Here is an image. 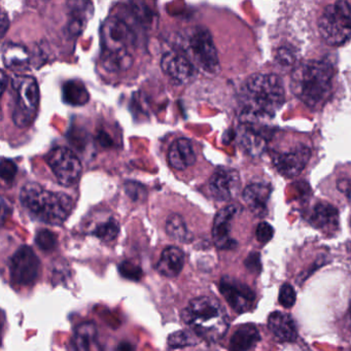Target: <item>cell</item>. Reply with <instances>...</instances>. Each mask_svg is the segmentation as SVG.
<instances>
[{"instance_id": "obj_1", "label": "cell", "mask_w": 351, "mask_h": 351, "mask_svg": "<svg viewBox=\"0 0 351 351\" xmlns=\"http://www.w3.org/2000/svg\"><path fill=\"white\" fill-rule=\"evenodd\" d=\"M241 123L260 124L273 118L285 104V88L275 75H252L241 90Z\"/></svg>"}, {"instance_id": "obj_2", "label": "cell", "mask_w": 351, "mask_h": 351, "mask_svg": "<svg viewBox=\"0 0 351 351\" xmlns=\"http://www.w3.org/2000/svg\"><path fill=\"white\" fill-rule=\"evenodd\" d=\"M332 69L322 61H309L293 71L291 88L293 93L310 108H322L332 92Z\"/></svg>"}, {"instance_id": "obj_3", "label": "cell", "mask_w": 351, "mask_h": 351, "mask_svg": "<svg viewBox=\"0 0 351 351\" xmlns=\"http://www.w3.org/2000/svg\"><path fill=\"white\" fill-rule=\"evenodd\" d=\"M182 320L191 330L208 343L221 340L229 328V318L225 308L213 297L196 298L182 311Z\"/></svg>"}, {"instance_id": "obj_4", "label": "cell", "mask_w": 351, "mask_h": 351, "mask_svg": "<svg viewBox=\"0 0 351 351\" xmlns=\"http://www.w3.org/2000/svg\"><path fill=\"white\" fill-rule=\"evenodd\" d=\"M20 200L34 219L48 225L64 223L75 206L69 195L45 190L36 182H28L22 188Z\"/></svg>"}, {"instance_id": "obj_5", "label": "cell", "mask_w": 351, "mask_h": 351, "mask_svg": "<svg viewBox=\"0 0 351 351\" xmlns=\"http://www.w3.org/2000/svg\"><path fill=\"white\" fill-rule=\"evenodd\" d=\"M318 30L326 44L341 47L351 38V9L339 0L324 9L318 20Z\"/></svg>"}, {"instance_id": "obj_6", "label": "cell", "mask_w": 351, "mask_h": 351, "mask_svg": "<svg viewBox=\"0 0 351 351\" xmlns=\"http://www.w3.org/2000/svg\"><path fill=\"white\" fill-rule=\"evenodd\" d=\"M12 86L16 94L14 123L20 128H25L36 119L40 106V88L34 77L22 75L14 77Z\"/></svg>"}, {"instance_id": "obj_7", "label": "cell", "mask_w": 351, "mask_h": 351, "mask_svg": "<svg viewBox=\"0 0 351 351\" xmlns=\"http://www.w3.org/2000/svg\"><path fill=\"white\" fill-rule=\"evenodd\" d=\"M191 55L205 73L215 75L219 71L217 48L210 32L204 27H197L189 38Z\"/></svg>"}, {"instance_id": "obj_8", "label": "cell", "mask_w": 351, "mask_h": 351, "mask_svg": "<svg viewBox=\"0 0 351 351\" xmlns=\"http://www.w3.org/2000/svg\"><path fill=\"white\" fill-rule=\"evenodd\" d=\"M47 163L54 172L59 184L71 186L81 178L82 167L79 158L67 147H56L47 156Z\"/></svg>"}, {"instance_id": "obj_9", "label": "cell", "mask_w": 351, "mask_h": 351, "mask_svg": "<svg viewBox=\"0 0 351 351\" xmlns=\"http://www.w3.org/2000/svg\"><path fill=\"white\" fill-rule=\"evenodd\" d=\"M40 271V260L30 246H21L10 261V274L13 285L19 287L34 285Z\"/></svg>"}, {"instance_id": "obj_10", "label": "cell", "mask_w": 351, "mask_h": 351, "mask_svg": "<svg viewBox=\"0 0 351 351\" xmlns=\"http://www.w3.org/2000/svg\"><path fill=\"white\" fill-rule=\"evenodd\" d=\"M134 32L120 18H108L101 27V43L104 51L128 50L135 44Z\"/></svg>"}, {"instance_id": "obj_11", "label": "cell", "mask_w": 351, "mask_h": 351, "mask_svg": "<svg viewBox=\"0 0 351 351\" xmlns=\"http://www.w3.org/2000/svg\"><path fill=\"white\" fill-rule=\"evenodd\" d=\"M219 291L232 309L237 313L250 311L256 302L254 291L231 277L225 276L221 279Z\"/></svg>"}, {"instance_id": "obj_12", "label": "cell", "mask_w": 351, "mask_h": 351, "mask_svg": "<svg viewBox=\"0 0 351 351\" xmlns=\"http://www.w3.org/2000/svg\"><path fill=\"white\" fill-rule=\"evenodd\" d=\"M311 158V149L306 145H298L291 151L274 153L272 161L277 172L287 178H295L302 173Z\"/></svg>"}, {"instance_id": "obj_13", "label": "cell", "mask_w": 351, "mask_h": 351, "mask_svg": "<svg viewBox=\"0 0 351 351\" xmlns=\"http://www.w3.org/2000/svg\"><path fill=\"white\" fill-rule=\"evenodd\" d=\"M209 190L217 201H229L240 190V176L232 168H219L209 180Z\"/></svg>"}, {"instance_id": "obj_14", "label": "cell", "mask_w": 351, "mask_h": 351, "mask_svg": "<svg viewBox=\"0 0 351 351\" xmlns=\"http://www.w3.org/2000/svg\"><path fill=\"white\" fill-rule=\"evenodd\" d=\"M239 211L237 205H228L219 211L213 221V238L215 246L219 250H232L235 247L236 241L230 236L231 223Z\"/></svg>"}, {"instance_id": "obj_15", "label": "cell", "mask_w": 351, "mask_h": 351, "mask_svg": "<svg viewBox=\"0 0 351 351\" xmlns=\"http://www.w3.org/2000/svg\"><path fill=\"white\" fill-rule=\"evenodd\" d=\"M161 67L166 75L178 84L186 83L194 75V66L188 57L178 51L166 53L162 57Z\"/></svg>"}, {"instance_id": "obj_16", "label": "cell", "mask_w": 351, "mask_h": 351, "mask_svg": "<svg viewBox=\"0 0 351 351\" xmlns=\"http://www.w3.org/2000/svg\"><path fill=\"white\" fill-rule=\"evenodd\" d=\"M69 13V32L73 36H80L94 16L92 0H66Z\"/></svg>"}, {"instance_id": "obj_17", "label": "cell", "mask_w": 351, "mask_h": 351, "mask_svg": "<svg viewBox=\"0 0 351 351\" xmlns=\"http://www.w3.org/2000/svg\"><path fill=\"white\" fill-rule=\"evenodd\" d=\"M239 141L244 151L252 157H260L267 147V135L261 130L258 124L241 123L239 129Z\"/></svg>"}, {"instance_id": "obj_18", "label": "cell", "mask_w": 351, "mask_h": 351, "mask_svg": "<svg viewBox=\"0 0 351 351\" xmlns=\"http://www.w3.org/2000/svg\"><path fill=\"white\" fill-rule=\"evenodd\" d=\"M268 328L277 342L291 343L297 339L295 322L289 314L285 312H272L268 317Z\"/></svg>"}, {"instance_id": "obj_19", "label": "cell", "mask_w": 351, "mask_h": 351, "mask_svg": "<svg viewBox=\"0 0 351 351\" xmlns=\"http://www.w3.org/2000/svg\"><path fill=\"white\" fill-rule=\"evenodd\" d=\"M271 192L272 189L269 184L256 182V184H248L244 189L242 197L248 208L254 215L258 217H264L267 213V205L270 199Z\"/></svg>"}, {"instance_id": "obj_20", "label": "cell", "mask_w": 351, "mask_h": 351, "mask_svg": "<svg viewBox=\"0 0 351 351\" xmlns=\"http://www.w3.org/2000/svg\"><path fill=\"white\" fill-rule=\"evenodd\" d=\"M168 161L176 170H184L194 165L196 155L191 141L186 138L176 139L168 152Z\"/></svg>"}, {"instance_id": "obj_21", "label": "cell", "mask_w": 351, "mask_h": 351, "mask_svg": "<svg viewBox=\"0 0 351 351\" xmlns=\"http://www.w3.org/2000/svg\"><path fill=\"white\" fill-rule=\"evenodd\" d=\"M184 264V252L176 246H168L162 252L156 269L162 276L173 278L182 272Z\"/></svg>"}, {"instance_id": "obj_22", "label": "cell", "mask_w": 351, "mask_h": 351, "mask_svg": "<svg viewBox=\"0 0 351 351\" xmlns=\"http://www.w3.org/2000/svg\"><path fill=\"white\" fill-rule=\"evenodd\" d=\"M312 226L324 232H332L339 227V213L330 203H317L309 219Z\"/></svg>"}, {"instance_id": "obj_23", "label": "cell", "mask_w": 351, "mask_h": 351, "mask_svg": "<svg viewBox=\"0 0 351 351\" xmlns=\"http://www.w3.org/2000/svg\"><path fill=\"white\" fill-rule=\"evenodd\" d=\"M261 340L260 332L254 324H243L237 328L230 340V349L236 351L250 350Z\"/></svg>"}, {"instance_id": "obj_24", "label": "cell", "mask_w": 351, "mask_h": 351, "mask_svg": "<svg viewBox=\"0 0 351 351\" xmlns=\"http://www.w3.org/2000/svg\"><path fill=\"white\" fill-rule=\"evenodd\" d=\"M133 58L128 50L104 51L101 65L108 73H120L128 71L132 66Z\"/></svg>"}, {"instance_id": "obj_25", "label": "cell", "mask_w": 351, "mask_h": 351, "mask_svg": "<svg viewBox=\"0 0 351 351\" xmlns=\"http://www.w3.org/2000/svg\"><path fill=\"white\" fill-rule=\"evenodd\" d=\"M3 61L8 69H23L29 63V54L21 45L8 43L3 48Z\"/></svg>"}, {"instance_id": "obj_26", "label": "cell", "mask_w": 351, "mask_h": 351, "mask_svg": "<svg viewBox=\"0 0 351 351\" xmlns=\"http://www.w3.org/2000/svg\"><path fill=\"white\" fill-rule=\"evenodd\" d=\"M97 328L93 322H84L75 330L73 344L77 350L86 351L93 348L97 344Z\"/></svg>"}, {"instance_id": "obj_27", "label": "cell", "mask_w": 351, "mask_h": 351, "mask_svg": "<svg viewBox=\"0 0 351 351\" xmlns=\"http://www.w3.org/2000/svg\"><path fill=\"white\" fill-rule=\"evenodd\" d=\"M63 96L67 104L71 106H84L89 101V93L81 82L71 81L63 87Z\"/></svg>"}, {"instance_id": "obj_28", "label": "cell", "mask_w": 351, "mask_h": 351, "mask_svg": "<svg viewBox=\"0 0 351 351\" xmlns=\"http://www.w3.org/2000/svg\"><path fill=\"white\" fill-rule=\"evenodd\" d=\"M166 232L176 241L184 242L188 238L189 232L184 219L178 213H172L168 217L165 225Z\"/></svg>"}, {"instance_id": "obj_29", "label": "cell", "mask_w": 351, "mask_h": 351, "mask_svg": "<svg viewBox=\"0 0 351 351\" xmlns=\"http://www.w3.org/2000/svg\"><path fill=\"white\" fill-rule=\"evenodd\" d=\"M119 232H120L119 221L114 217H110L98 223L91 233L104 241H112L118 236Z\"/></svg>"}, {"instance_id": "obj_30", "label": "cell", "mask_w": 351, "mask_h": 351, "mask_svg": "<svg viewBox=\"0 0 351 351\" xmlns=\"http://www.w3.org/2000/svg\"><path fill=\"white\" fill-rule=\"evenodd\" d=\"M198 339L200 338L192 330H191V332H189V330H178V332H173L168 337V345L174 349L182 348V347L197 344Z\"/></svg>"}, {"instance_id": "obj_31", "label": "cell", "mask_w": 351, "mask_h": 351, "mask_svg": "<svg viewBox=\"0 0 351 351\" xmlns=\"http://www.w3.org/2000/svg\"><path fill=\"white\" fill-rule=\"evenodd\" d=\"M132 13L143 25L149 26L156 20V14L145 0H134L132 3Z\"/></svg>"}, {"instance_id": "obj_32", "label": "cell", "mask_w": 351, "mask_h": 351, "mask_svg": "<svg viewBox=\"0 0 351 351\" xmlns=\"http://www.w3.org/2000/svg\"><path fill=\"white\" fill-rule=\"evenodd\" d=\"M36 243L44 252H50L56 247V235L49 230H42L36 234Z\"/></svg>"}, {"instance_id": "obj_33", "label": "cell", "mask_w": 351, "mask_h": 351, "mask_svg": "<svg viewBox=\"0 0 351 351\" xmlns=\"http://www.w3.org/2000/svg\"><path fill=\"white\" fill-rule=\"evenodd\" d=\"M295 299H297V295H295V291L293 285H289V283H285V285H281L278 301L282 307L287 308V309L293 307L295 305Z\"/></svg>"}, {"instance_id": "obj_34", "label": "cell", "mask_w": 351, "mask_h": 351, "mask_svg": "<svg viewBox=\"0 0 351 351\" xmlns=\"http://www.w3.org/2000/svg\"><path fill=\"white\" fill-rule=\"evenodd\" d=\"M125 192L133 201H143L147 198V190L143 184L135 182H125Z\"/></svg>"}, {"instance_id": "obj_35", "label": "cell", "mask_w": 351, "mask_h": 351, "mask_svg": "<svg viewBox=\"0 0 351 351\" xmlns=\"http://www.w3.org/2000/svg\"><path fill=\"white\" fill-rule=\"evenodd\" d=\"M274 235V229L270 223L263 221L258 223L256 230V237L258 242L262 244L268 243Z\"/></svg>"}, {"instance_id": "obj_36", "label": "cell", "mask_w": 351, "mask_h": 351, "mask_svg": "<svg viewBox=\"0 0 351 351\" xmlns=\"http://www.w3.org/2000/svg\"><path fill=\"white\" fill-rule=\"evenodd\" d=\"M17 173V166L11 160L3 159L1 162V178L5 182H11Z\"/></svg>"}, {"instance_id": "obj_37", "label": "cell", "mask_w": 351, "mask_h": 351, "mask_svg": "<svg viewBox=\"0 0 351 351\" xmlns=\"http://www.w3.org/2000/svg\"><path fill=\"white\" fill-rule=\"evenodd\" d=\"M120 272L123 276L133 279V280H137L141 275V269L138 267H135L134 265L129 264V263H123L122 266L120 267Z\"/></svg>"}, {"instance_id": "obj_38", "label": "cell", "mask_w": 351, "mask_h": 351, "mask_svg": "<svg viewBox=\"0 0 351 351\" xmlns=\"http://www.w3.org/2000/svg\"><path fill=\"white\" fill-rule=\"evenodd\" d=\"M245 267L252 272H261L262 264H261V256L258 252H252L250 256L246 258Z\"/></svg>"}, {"instance_id": "obj_39", "label": "cell", "mask_w": 351, "mask_h": 351, "mask_svg": "<svg viewBox=\"0 0 351 351\" xmlns=\"http://www.w3.org/2000/svg\"><path fill=\"white\" fill-rule=\"evenodd\" d=\"M339 191L347 197L351 202V178H341L337 182Z\"/></svg>"}, {"instance_id": "obj_40", "label": "cell", "mask_w": 351, "mask_h": 351, "mask_svg": "<svg viewBox=\"0 0 351 351\" xmlns=\"http://www.w3.org/2000/svg\"><path fill=\"white\" fill-rule=\"evenodd\" d=\"M9 20H8L7 16L5 14H3V18H1V30H0V34H1V36H5V32L9 29Z\"/></svg>"}, {"instance_id": "obj_41", "label": "cell", "mask_w": 351, "mask_h": 351, "mask_svg": "<svg viewBox=\"0 0 351 351\" xmlns=\"http://www.w3.org/2000/svg\"><path fill=\"white\" fill-rule=\"evenodd\" d=\"M5 81H7V77H5V71H3V73H1V84H3V87H1V93L3 94L5 93V86H7Z\"/></svg>"}, {"instance_id": "obj_42", "label": "cell", "mask_w": 351, "mask_h": 351, "mask_svg": "<svg viewBox=\"0 0 351 351\" xmlns=\"http://www.w3.org/2000/svg\"><path fill=\"white\" fill-rule=\"evenodd\" d=\"M119 349H124V350H126V349H129V350H131V349H133V347L131 346V345H128V343H123V344H121L120 346L118 347Z\"/></svg>"}, {"instance_id": "obj_43", "label": "cell", "mask_w": 351, "mask_h": 351, "mask_svg": "<svg viewBox=\"0 0 351 351\" xmlns=\"http://www.w3.org/2000/svg\"><path fill=\"white\" fill-rule=\"evenodd\" d=\"M348 319H349V324H350V328H351V302H350V306H349Z\"/></svg>"}, {"instance_id": "obj_44", "label": "cell", "mask_w": 351, "mask_h": 351, "mask_svg": "<svg viewBox=\"0 0 351 351\" xmlns=\"http://www.w3.org/2000/svg\"><path fill=\"white\" fill-rule=\"evenodd\" d=\"M349 250H350V252H351V246H350V247H349Z\"/></svg>"}, {"instance_id": "obj_45", "label": "cell", "mask_w": 351, "mask_h": 351, "mask_svg": "<svg viewBox=\"0 0 351 351\" xmlns=\"http://www.w3.org/2000/svg\"><path fill=\"white\" fill-rule=\"evenodd\" d=\"M350 225H351V219H350Z\"/></svg>"}]
</instances>
